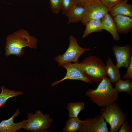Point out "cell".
<instances>
[{"mask_svg": "<svg viewBox=\"0 0 132 132\" xmlns=\"http://www.w3.org/2000/svg\"><path fill=\"white\" fill-rule=\"evenodd\" d=\"M37 42V38L31 35L27 30H19L7 36L5 55L6 57L11 55L21 57L24 53V47H28L31 49H36Z\"/></svg>", "mask_w": 132, "mask_h": 132, "instance_id": "cell-1", "label": "cell"}, {"mask_svg": "<svg viewBox=\"0 0 132 132\" xmlns=\"http://www.w3.org/2000/svg\"><path fill=\"white\" fill-rule=\"evenodd\" d=\"M85 95L93 103L101 108L115 102L119 97L118 93L107 76L103 79L96 88L88 90Z\"/></svg>", "mask_w": 132, "mask_h": 132, "instance_id": "cell-2", "label": "cell"}, {"mask_svg": "<svg viewBox=\"0 0 132 132\" xmlns=\"http://www.w3.org/2000/svg\"><path fill=\"white\" fill-rule=\"evenodd\" d=\"M80 66L85 76L92 82H100L107 76L105 64L95 56L85 58L80 63Z\"/></svg>", "mask_w": 132, "mask_h": 132, "instance_id": "cell-3", "label": "cell"}, {"mask_svg": "<svg viewBox=\"0 0 132 132\" xmlns=\"http://www.w3.org/2000/svg\"><path fill=\"white\" fill-rule=\"evenodd\" d=\"M100 114L110 125V132H118L122 124L127 120L125 113L115 102L101 108Z\"/></svg>", "mask_w": 132, "mask_h": 132, "instance_id": "cell-4", "label": "cell"}, {"mask_svg": "<svg viewBox=\"0 0 132 132\" xmlns=\"http://www.w3.org/2000/svg\"><path fill=\"white\" fill-rule=\"evenodd\" d=\"M27 120V122L23 129L34 132H48L47 130L50 127L53 120L49 114H44L40 110L36 111L34 114L28 113Z\"/></svg>", "mask_w": 132, "mask_h": 132, "instance_id": "cell-5", "label": "cell"}, {"mask_svg": "<svg viewBox=\"0 0 132 132\" xmlns=\"http://www.w3.org/2000/svg\"><path fill=\"white\" fill-rule=\"evenodd\" d=\"M69 41L68 47L65 53L54 58L59 66L67 63L78 61L82 54L90 50L88 48H83L80 46L77 43V38L72 35L70 36Z\"/></svg>", "mask_w": 132, "mask_h": 132, "instance_id": "cell-6", "label": "cell"}, {"mask_svg": "<svg viewBox=\"0 0 132 132\" xmlns=\"http://www.w3.org/2000/svg\"><path fill=\"white\" fill-rule=\"evenodd\" d=\"M84 7V11L81 22L84 25L91 20L101 19L109 10L100 0H88Z\"/></svg>", "mask_w": 132, "mask_h": 132, "instance_id": "cell-7", "label": "cell"}, {"mask_svg": "<svg viewBox=\"0 0 132 132\" xmlns=\"http://www.w3.org/2000/svg\"><path fill=\"white\" fill-rule=\"evenodd\" d=\"M67 70L65 77L62 79L53 82L51 86L52 87L67 79L80 80L88 84H92V82L84 75L80 66V63L78 61L73 64L70 62L65 63L62 66Z\"/></svg>", "mask_w": 132, "mask_h": 132, "instance_id": "cell-8", "label": "cell"}, {"mask_svg": "<svg viewBox=\"0 0 132 132\" xmlns=\"http://www.w3.org/2000/svg\"><path fill=\"white\" fill-rule=\"evenodd\" d=\"M107 122L100 115L82 120L79 132H109Z\"/></svg>", "mask_w": 132, "mask_h": 132, "instance_id": "cell-9", "label": "cell"}, {"mask_svg": "<svg viewBox=\"0 0 132 132\" xmlns=\"http://www.w3.org/2000/svg\"><path fill=\"white\" fill-rule=\"evenodd\" d=\"M112 51L116 60V66L119 69L122 67L127 68L132 56L131 45L129 44L123 47L115 45Z\"/></svg>", "mask_w": 132, "mask_h": 132, "instance_id": "cell-10", "label": "cell"}, {"mask_svg": "<svg viewBox=\"0 0 132 132\" xmlns=\"http://www.w3.org/2000/svg\"><path fill=\"white\" fill-rule=\"evenodd\" d=\"M20 113L19 109H17L10 118L2 121L0 123V132H16L23 128L27 122V119L17 123L13 121L14 118L17 117Z\"/></svg>", "mask_w": 132, "mask_h": 132, "instance_id": "cell-11", "label": "cell"}, {"mask_svg": "<svg viewBox=\"0 0 132 132\" xmlns=\"http://www.w3.org/2000/svg\"><path fill=\"white\" fill-rule=\"evenodd\" d=\"M113 19L118 33L127 34L132 28V17L119 15L113 17Z\"/></svg>", "mask_w": 132, "mask_h": 132, "instance_id": "cell-12", "label": "cell"}, {"mask_svg": "<svg viewBox=\"0 0 132 132\" xmlns=\"http://www.w3.org/2000/svg\"><path fill=\"white\" fill-rule=\"evenodd\" d=\"M101 27L102 30L109 32L112 35L114 40L119 41L120 37L113 19L110 14L107 13L101 19Z\"/></svg>", "mask_w": 132, "mask_h": 132, "instance_id": "cell-13", "label": "cell"}, {"mask_svg": "<svg viewBox=\"0 0 132 132\" xmlns=\"http://www.w3.org/2000/svg\"><path fill=\"white\" fill-rule=\"evenodd\" d=\"M109 12L112 17L119 15L132 17V4L121 3L109 9Z\"/></svg>", "mask_w": 132, "mask_h": 132, "instance_id": "cell-14", "label": "cell"}, {"mask_svg": "<svg viewBox=\"0 0 132 132\" xmlns=\"http://www.w3.org/2000/svg\"><path fill=\"white\" fill-rule=\"evenodd\" d=\"M84 11V7H81L75 4L65 15L68 19V24L81 21Z\"/></svg>", "mask_w": 132, "mask_h": 132, "instance_id": "cell-15", "label": "cell"}, {"mask_svg": "<svg viewBox=\"0 0 132 132\" xmlns=\"http://www.w3.org/2000/svg\"><path fill=\"white\" fill-rule=\"evenodd\" d=\"M106 63L105 68L107 76L109 77L111 83L114 84L120 78L119 69L113 64L109 56L108 57Z\"/></svg>", "mask_w": 132, "mask_h": 132, "instance_id": "cell-16", "label": "cell"}, {"mask_svg": "<svg viewBox=\"0 0 132 132\" xmlns=\"http://www.w3.org/2000/svg\"><path fill=\"white\" fill-rule=\"evenodd\" d=\"M86 28L82 35L83 38L90 33L94 32H99L102 31L101 19L91 20L85 24Z\"/></svg>", "mask_w": 132, "mask_h": 132, "instance_id": "cell-17", "label": "cell"}, {"mask_svg": "<svg viewBox=\"0 0 132 132\" xmlns=\"http://www.w3.org/2000/svg\"><path fill=\"white\" fill-rule=\"evenodd\" d=\"M114 84V88L118 93L124 92L132 95V82L131 80H123L120 78Z\"/></svg>", "mask_w": 132, "mask_h": 132, "instance_id": "cell-18", "label": "cell"}, {"mask_svg": "<svg viewBox=\"0 0 132 132\" xmlns=\"http://www.w3.org/2000/svg\"><path fill=\"white\" fill-rule=\"evenodd\" d=\"M0 88L1 92L0 94V108L5 105L7 100L10 98L23 94L22 91H16L6 89L4 86H1Z\"/></svg>", "mask_w": 132, "mask_h": 132, "instance_id": "cell-19", "label": "cell"}, {"mask_svg": "<svg viewBox=\"0 0 132 132\" xmlns=\"http://www.w3.org/2000/svg\"><path fill=\"white\" fill-rule=\"evenodd\" d=\"M82 120L77 117H70L66 123V126L63 130V132H75L78 131Z\"/></svg>", "mask_w": 132, "mask_h": 132, "instance_id": "cell-20", "label": "cell"}, {"mask_svg": "<svg viewBox=\"0 0 132 132\" xmlns=\"http://www.w3.org/2000/svg\"><path fill=\"white\" fill-rule=\"evenodd\" d=\"M84 102H70L68 104L66 108L69 112V117H77L84 108Z\"/></svg>", "mask_w": 132, "mask_h": 132, "instance_id": "cell-21", "label": "cell"}, {"mask_svg": "<svg viewBox=\"0 0 132 132\" xmlns=\"http://www.w3.org/2000/svg\"><path fill=\"white\" fill-rule=\"evenodd\" d=\"M75 4V0H62L61 11L62 14L65 15Z\"/></svg>", "mask_w": 132, "mask_h": 132, "instance_id": "cell-22", "label": "cell"}, {"mask_svg": "<svg viewBox=\"0 0 132 132\" xmlns=\"http://www.w3.org/2000/svg\"><path fill=\"white\" fill-rule=\"evenodd\" d=\"M50 7L54 13H58L61 11L62 0H50Z\"/></svg>", "mask_w": 132, "mask_h": 132, "instance_id": "cell-23", "label": "cell"}, {"mask_svg": "<svg viewBox=\"0 0 132 132\" xmlns=\"http://www.w3.org/2000/svg\"><path fill=\"white\" fill-rule=\"evenodd\" d=\"M100 0L109 9L119 3L124 2L125 0Z\"/></svg>", "mask_w": 132, "mask_h": 132, "instance_id": "cell-24", "label": "cell"}, {"mask_svg": "<svg viewBox=\"0 0 132 132\" xmlns=\"http://www.w3.org/2000/svg\"><path fill=\"white\" fill-rule=\"evenodd\" d=\"M127 70L126 74L122 77L123 79H129L132 80V56L131 57L130 63L127 68Z\"/></svg>", "mask_w": 132, "mask_h": 132, "instance_id": "cell-25", "label": "cell"}, {"mask_svg": "<svg viewBox=\"0 0 132 132\" xmlns=\"http://www.w3.org/2000/svg\"><path fill=\"white\" fill-rule=\"evenodd\" d=\"M132 132V128L127 121H125L122 123L118 131L119 132Z\"/></svg>", "mask_w": 132, "mask_h": 132, "instance_id": "cell-26", "label": "cell"}, {"mask_svg": "<svg viewBox=\"0 0 132 132\" xmlns=\"http://www.w3.org/2000/svg\"><path fill=\"white\" fill-rule=\"evenodd\" d=\"M88 0H75V4L77 5L83 7Z\"/></svg>", "mask_w": 132, "mask_h": 132, "instance_id": "cell-27", "label": "cell"}, {"mask_svg": "<svg viewBox=\"0 0 132 132\" xmlns=\"http://www.w3.org/2000/svg\"><path fill=\"white\" fill-rule=\"evenodd\" d=\"M129 0H125V1H124V2L125 3H127V2Z\"/></svg>", "mask_w": 132, "mask_h": 132, "instance_id": "cell-28", "label": "cell"}]
</instances>
